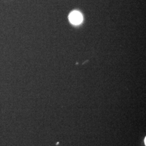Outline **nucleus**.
<instances>
[{"instance_id":"nucleus-1","label":"nucleus","mask_w":146,"mask_h":146,"mask_svg":"<svg viewBox=\"0 0 146 146\" xmlns=\"http://www.w3.org/2000/svg\"><path fill=\"white\" fill-rule=\"evenodd\" d=\"M69 21L75 25H78L83 21V16L78 11H73L69 16Z\"/></svg>"}]
</instances>
